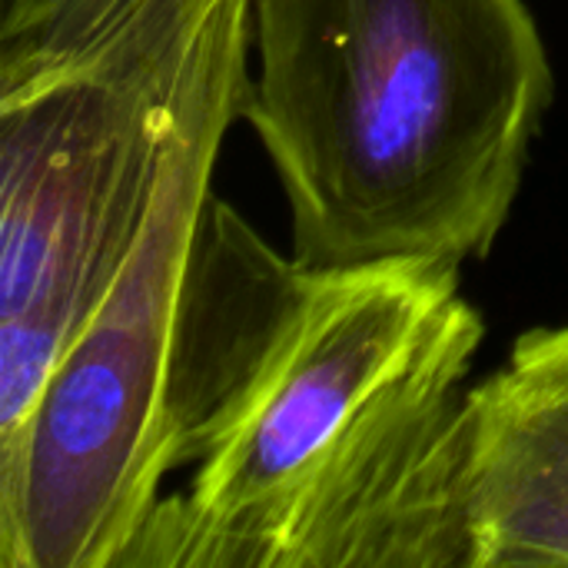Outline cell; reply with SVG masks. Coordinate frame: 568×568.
Here are the masks:
<instances>
[{
	"instance_id": "obj_3",
	"label": "cell",
	"mask_w": 568,
	"mask_h": 568,
	"mask_svg": "<svg viewBox=\"0 0 568 568\" xmlns=\"http://www.w3.org/2000/svg\"><path fill=\"white\" fill-rule=\"evenodd\" d=\"M250 0H220L133 253L0 439V568H123L166 493L163 419L190 253L240 120Z\"/></svg>"
},
{
	"instance_id": "obj_1",
	"label": "cell",
	"mask_w": 568,
	"mask_h": 568,
	"mask_svg": "<svg viewBox=\"0 0 568 568\" xmlns=\"http://www.w3.org/2000/svg\"><path fill=\"white\" fill-rule=\"evenodd\" d=\"M483 339L459 263L306 266L210 196L163 419V476H190L123 568H469Z\"/></svg>"
},
{
	"instance_id": "obj_2",
	"label": "cell",
	"mask_w": 568,
	"mask_h": 568,
	"mask_svg": "<svg viewBox=\"0 0 568 568\" xmlns=\"http://www.w3.org/2000/svg\"><path fill=\"white\" fill-rule=\"evenodd\" d=\"M552 97L526 0H250L240 120L306 266L486 260Z\"/></svg>"
},
{
	"instance_id": "obj_6",
	"label": "cell",
	"mask_w": 568,
	"mask_h": 568,
	"mask_svg": "<svg viewBox=\"0 0 568 568\" xmlns=\"http://www.w3.org/2000/svg\"><path fill=\"white\" fill-rule=\"evenodd\" d=\"M130 0H0V37L30 53H70Z\"/></svg>"
},
{
	"instance_id": "obj_4",
	"label": "cell",
	"mask_w": 568,
	"mask_h": 568,
	"mask_svg": "<svg viewBox=\"0 0 568 568\" xmlns=\"http://www.w3.org/2000/svg\"><path fill=\"white\" fill-rule=\"evenodd\" d=\"M220 0H130L80 50L0 77V439L143 233Z\"/></svg>"
},
{
	"instance_id": "obj_5",
	"label": "cell",
	"mask_w": 568,
	"mask_h": 568,
	"mask_svg": "<svg viewBox=\"0 0 568 568\" xmlns=\"http://www.w3.org/2000/svg\"><path fill=\"white\" fill-rule=\"evenodd\" d=\"M463 499L469 568H568V323L473 383Z\"/></svg>"
}]
</instances>
